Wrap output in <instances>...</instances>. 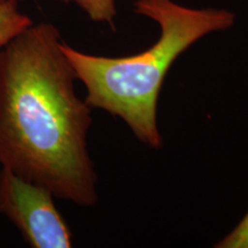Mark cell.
Segmentation results:
<instances>
[{
	"mask_svg": "<svg viewBox=\"0 0 248 248\" xmlns=\"http://www.w3.org/2000/svg\"><path fill=\"white\" fill-rule=\"evenodd\" d=\"M133 8L160 28L159 38L148 48L121 58L84 53L63 40L61 48L76 79L85 86L86 104L119 117L139 141L160 150L163 138L157 125V102L167 74L201 38L233 27L235 14L228 9L187 7L173 0H136Z\"/></svg>",
	"mask_w": 248,
	"mask_h": 248,
	"instance_id": "cell-2",
	"label": "cell"
},
{
	"mask_svg": "<svg viewBox=\"0 0 248 248\" xmlns=\"http://www.w3.org/2000/svg\"><path fill=\"white\" fill-rule=\"evenodd\" d=\"M215 248H248V212L233 230L215 245Z\"/></svg>",
	"mask_w": 248,
	"mask_h": 248,
	"instance_id": "cell-6",
	"label": "cell"
},
{
	"mask_svg": "<svg viewBox=\"0 0 248 248\" xmlns=\"http://www.w3.org/2000/svg\"><path fill=\"white\" fill-rule=\"evenodd\" d=\"M54 194L11 170L0 169V214L32 248H70L73 235L54 203Z\"/></svg>",
	"mask_w": 248,
	"mask_h": 248,
	"instance_id": "cell-3",
	"label": "cell"
},
{
	"mask_svg": "<svg viewBox=\"0 0 248 248\" xmlns=\"http://www.w3.org/2000/svg\"><path fill=\"white\" fill-rule=\"evenodd\" d=\"M60 31L32 23L0 47V167L80 207L98 202L92 108L77 95Z\"/></svg>",
	"mask_w": 248,
	"mask_h": 248,
	"instance_id": "cell-1",
	"label": "cell"
},
{
	"mask_svg": "<svg viewBox=\"0 0 248 248\" xmlns=\"http://www.w3.org/2000/svg\"><path fill=\"white\" fill-rule=\"evenodd\" d=\"M32 23V20L20 11L17 1L0 2V47Z\"/></svg>",
	"mask_w": 248,
	"mask_h": 248,
	"instance_id": "cell-4",
	"label": "cell"
},
{
	"mask_svg": "<svg viewBox=\"0 0 248 248\" xmlns=\"http://www.w3.org/2000/svg\"><path fill=\"white\" fill-rule=\"evenodd\" d=\"M54 1L76 5L93 22L107 24L111 29L115 30L117 0H54Z\"/></svg>",
	"mask_w": 248,
	"mask_h": 248,
	"instance_id": "cell-5",
	"label": "cell"
},
{
	"mask_svg": "<svg viewBox=\"0 0 248 248\" xmlns=\"http://www.w3.org/2000/svg\"><path fill=\"white\" fill-rule=\"evenodd\" d=\"M4 1H9V0H0V2H4ZM13 1H17V2H21V1H23V0H13Z\"/></svg>",
	"mask_w": 248,
	"mask_h": 248,
	"instance_id": "cell-7",
	"label": "cell"
}]
</instances>
